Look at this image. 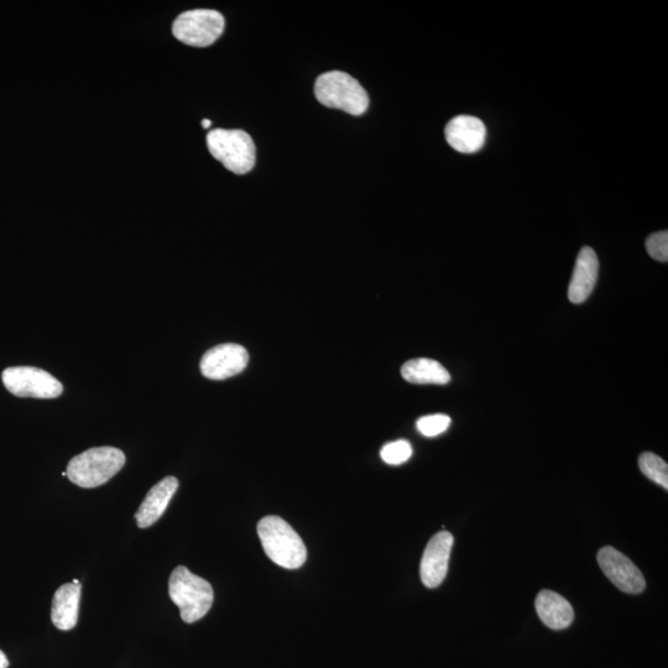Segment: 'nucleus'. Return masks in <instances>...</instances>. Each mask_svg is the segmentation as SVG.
<instances>
[{
	"label": "nucleus",
	"mask_w": 668,
	"mask_h": 668,
	"mask_svg": "<svg viewBox=\"0 0 668 668\" xmlns=\"http://www.w3.org/2000/svg\"><path fill=\"white\" fill-rule=\"evenodd\" d=\"M258 535L266 556L286 570H297L307 560V549L301 537L279 516L259 521Z\"/></svg>",
	"instance_id": "f257e3e1"
},
{
	"label": "nucleus",
	"mask_w": 668,
	"mask_h": 668,
	"mask_svg": "<svg viewBox=\"0 0 668 668\" xmlns=\"http://www.w3.org/2000/svg\"><path fill=\"white\" fill-rule=\"evenodd\" d=\"M169 594L180 609L181 619L196 623L210 612L215 593L210 583L193 574L189 568L176 567L169 579Z\"/></svg>",
	"instance_id": "f03ea898"
},
{
	"label": "nucleus",
	"mask_w": 668,
	"mask_h": 668,
	"mask_svg": "<svg viewBox=\"0 0 668 668\" xmlns=\"http://www.w3.org/2000/svg\"><path fill=\"white\" fill-rule=\"evenodd\" d=\"M125 454L119 448L95 447L73 457L67 466V478L78 487H101L124 467Z\"/></svg>",
	"instance_id": "7ed1b4c3"
},
{
	"label": "nucleus",
	"mask_w": 668,
	"mask_h": 668,
	"mask_svg": "<svg viewBox=\"0 0 668 668\" xmlns=\"http://www.w3.org/2000/svg\"><path fill=\"white\" fill-rule=\"evenodd\" d=\"M315 95L323 106L341 109L352 116H362L369 107L367 91L346 72L323 73L317 78Z\"/></svg>",
	"instance_id": "20e7f679"
},
{
	"label": "nucleus",
	"mask_w": 668,
	"mask_h": 668,
	"mask_svg": "<svg viewBox=\"0 0 668 668\" xmlns=\"http://www.w3.org/2000/svg\"><path fill=\"white\" fill-rule=\"evenodd\" d=\"M207 146L213 158L233 174H248L257 161L253 139L243 130H212L207 134Z\"/></svg>",
	"instance_id": "39448f33"
},
{
	"label": "nucleus",
	"mask_w": 668,
	"mask_h": 668,
	"mask_svg": "<svg viewBox=\"0 0 668 668\" xmlns=\"http://www.w3.org/2000/svg\"><path fill=\"white\" fill-rule=\"evenodd\" d=\"M223 15L211 9H196L182 13L172 25L177 40L193 48H207L221 38L224 31Z\"/></svg>",
	"instance_id": "423d86ee"
},
{
	"label": "nucleus",
	"mask_w": 668,
	"mask_h": 668,
	"mask_svg": "<svg viewBox=\"0 0 668 668\" xmlns=\"http://www.w3.org/2000/svg\"><path fill=\"white\" fill-rule=\"evenodd\" d=\"M5 388L18 398L55 399L64 386L45 370L35 367H12L2 374Z\"/></svg>",
	"instance_id": "0eeeda50"
},
{
	"label": "nucleus",
	"mask_w": 668,
	"mask_h": 668,
	"mask_svg": "<svg viewBox=\"0 0 668 668\" xmlns=\"http://www.w3.org/2000/svg\"><path fill=\"white\" fill-rule=\"evenodd\" d=\"M597 560L600 570L621 592L640 594L645 591L646 582L643 573L624 553L607 546L598 552Z\"/></svg>",
	"instance_id": "6e6552de"
},
{
	"label": "nucleus",
	"mask_w": 668,
	"mask_h": 668,
	"mask_svg": "<svg viewBox=\"0 0 668 668\" xmlns=\"http://www.w3.org/2000/svg\"><path fill=\"white\" fill-rule=\"evenodd\" d=\"M248 362L247 349L236 343H224L203 354L200 369L207 379L226 380L242 373Z\"/></svg>",
	"instance_id": "1a4fd4ad"
},
{
	"label": "nucleus",
	"mask_w": 668,
	"mask_h": 668,
	"mask_svg": "<svg viewBox=\"0 0 668 668\" xmlns=\"http://www.w3.org/2000/svg\"><path fill=\"white\" fill-rule=\"evenodd\" d=\"M453 542L451 532L441 531L433 536L426 546L422 556L420 576L427 588H437L445 581Z\"/></svg>",
	"instance_id": "9d476101"
},
{
	"label": "nucleus",
	"mask_w": 668,
	"mask_h": 668,
	"mask_svg": "<svg viewBox=\"0 0 668 668\" xmlns=\"http://www.w3.org/2000/svg\"><path fill=\"white\" fill-rule=\"evenodd\" d=\"M447 143L458 153L474 154L483 148L487 139V128L479 118L458 116L447 124Z\"/></svg>",
	"instance_id": "9b49d317"
},
{
	"label": "nucleus",
	"mask_w": 668,
	"mask_h": 668,
	"mask_svg": "<svg viewBox=\"0 0 668 668\" xmlns=\"http://www.w3.org/2000/svg\"><path fill=\"white\" fill-rule=\"evenodd\" d=\"M598 273L599 260L596 252L591 247L582 248L578 254L576 266H574L570 287H568V299L572 304H583L584 301H587L597 284Z\"/></svg>",
	"instance_id": "f8f14e48"
},
{
	"label": "nucleus",
	"mask_w": 668,
	"mask_h": 668,
	"mask_svg": "<svg viewBox=\"0 0 668 668\" xmlns=\"http://www.w3.org/2000/svg\"><path fill=\"white\" fill-rule=\"evenodd\" d=\"M177 489L179 480L175 477H166L149 490L135 514V521L140 529H148L163 516Z\"/></svg>",
	"instance_id": "ddd939ff"
},
{
	"label": "nucleus",
	"mask_w": 668,
	"mask_h": 668,
	"mask_svg": "<svg viewBox=\"0 0 668 668\" xmlns=\"http://www.w3.org/2000/svg\"><path fill=\"white\" fill-rule=\"evenodd\" d=\"M81 593L82 586L77 579L57 589L51 608L52 624L57 629L69 631L75 628L80 612Z\"/></svg>",
	"instance_id": "4468645a"
},
{
	"label": "nucleus",
	"mask_w": 668,
	"mask_h": 668,
	"mask_svg": "<svg viewBox=\"0 0 668 668\" xmlns=\"http://www.w3.org/2000/svg\"><path fill=\"white\" fill-rule=\"evenodd\" d=\"M536 610L542 623L553 630L568 628L574 619L572 605L560 594L552 591H541L536 598Z\"/></svg>",
	"instance_id": "2eb2a0df"
},
{
	"label": "nucleus",
	"mask_w": 668,
	"mask_h": 668,
	"mask_svg": "<svg viewBox=\"0 0 668 668\" xmlns=\"http://www.w3.org/2000/svg\"><path fill=\"white\" fill-rule=\"evenodd\" d=\"M401 375L411 384L446 385L451 375L437 360L429 358L412 359L401 368Z\"/></svg>",
	"instance_id": "dca6fc26"
},
{
	"label": "nucleus",
	"mask_w": 668,
	"mask_h": 668,
	"mask_svg": "<svg viewBox=\"0 0 668 668\" xmlns=\"http://www.w3.org/2000/svg\"><path fill=\"white\" fill-rule=\"evenodd\" d=\"M639 466L641 472L652 482L668 489V466L664 459L654 453L645 452L639 458Z\"/></svg>",
	"instance_id": "f3484780"
},
{
	"label": "nucleus",
	"mask_w": 668,
	"mask_h": 668,
	"mask_svg": "<svg viewBox=\"0 0 668 668\" xmlns=\"http://www.w3.org/2000/svg\"><path fill=\"white\" fill-rule=\"evenodd\" d=\"M380 456L390 466H399V464L409 461L412 456V447L410 442L405 440L386 443L380 451Z\"/></svg>",
	"instance_id": "a211bd4d"
},
{
	"label": "nucleus",
	"mask_w": 668,
	"mask_h": 668,
	"mask_svg": "<svg viewBox=\"0 0 668 668\" xmlns=\"http://www.w3.org/2000/svg\"><path fill=\"white\" fill-rule=\"evenodd\" d=\"M451 425V419L447 415L437 414L421 417L417 420L416 427L426 437H436L447 431Z\"/></svg>",
	"instance_id": "6ab92c4d"
},
{
	"label": "nucleus",
	"mask_w": 668,
	"mask_h": 668,
	"mask_svg": "<svg viewBox=\"0 0 668 668\" xmlns=\"http://www.w3.org/2000/svg\"><path fill=\"white\" fill-rule=\"evenodd\" d=\"M646 250L652 259L666 263L668 260V232L651 234L646 240Z\"/></svg>",
	"instance_id": "aec40b11"
},
{
	"label": "nucleus",
	"mask_w": 668,
	"mask_h": 668,
	"mask_svg": "<svg viewBox=\"0 0 668 668\" xmlns=\"http://www.w3.org/2000/svg\"><path fill=\"white\" fill-rule=\"evenodd\" d=\"M8 667H9L8 657L5 656L2 650H0V668H8Z\"/></svg>",
	"instance_id": "412c9836"
},
{
	"label": "nucleus",
	"mask_w": 668,
	"mask_h": 668,
	"mask_svg": "<svg viewBox=\"0 0 668 668\" xmlns=\"http://www.w3.org/2000/svg\"><path fill=\"white\" fill-rule=\"evenodd\" d=\"M211 124H212L211 120L208 119L202 120V128L208 129L211 127Z\"/></svg>",
	"instance_id": "4be33fe9"
}]
</instances>
